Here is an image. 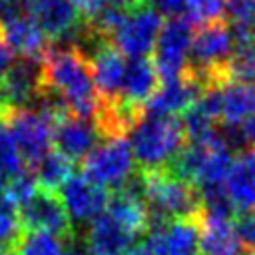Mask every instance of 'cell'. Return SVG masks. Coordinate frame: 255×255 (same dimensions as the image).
I'll use <instances>...</instances> for the list:
<instances>
[{"label": "cell", "instance_id": "obj_1", "mask_svg": "<svg viewBox=\"0 0 255 255\" xmlns=\"http://www.w3.org/2000/svg\"><path fill=\"white\" fill-rule=\"evenodd\" d=\"M46 88L54 92L70 114L92 118L98 108V92L88 52L78 44L50 48L44 56Z\"/></svg>", "mask_w": 255, "mask_h": 255}, {"label": "cell", "instance_id": "obj_2", "mask_svg": "<svg viewBox=\"0 0 255 255\" xmlns=\"http://www.w3.org/2000/svg\"><path fill=\"white\" fill-rule=\"evenodd\" d=\"M141 197L147 205L151 225L175 219H199L201 195L199 191L179 179L169 169L139 171Z\"/></svg>", "mask_w": 255, "mask_h": 255}, {"label": "cell", "instance_id": "obj_3", "mask_svg": "<svg viewBox=\"0 0 255 255\" xmlns=\"http://www.w3.org/2000/svg\"><path fill=\"white\" fill-rule=\"evenodd\" d=\"M187 143L179 118L143 116L129 131V147L139 171L167 169Z\"/></svg>", "mask_w": 255, "mask_h": 255}, {"label": "cell", "instance_id": "obj_4", "mask_svg": "<svg viewBox=\"0 0 255 255\" xmlns=\"http://www.w3.org/2000/svg\"><path fill=\"white\" fill-rule=\"evenodd\" d=\"M0 122L8 126L24 165L32 171L48 151H52L56 120L42 108H0Z\"/></svg>", "mask_w": 255, "mask_h": 255}, {"label": "cell", "instance_id": "obj_5", "mask_svg": "<svg viewBox=\"0 0 255 255\" xmlns=\"http://www.w3.org/2000/svg\"><path fill=\"white\" fill-rule=\"evenodd\" d=\"M135 161L126 137L102 139L82 163V175L104 187V189H122L135 175Z\"/></svg>", "mask_w": 255, "mask_h": 255}, {"label": "cell", "instance_id": "obj_6", "mask_svg": "<svg viewBox=\"0 0 255 255\" xmlns=\"http://www.w3.org/2000/svg\"><path fill=\"white\" fill-rule=\"evenodd\" d=\"M191 40L193 28L187 18H173L161 26L151 52V62L163 84L179 78L185 72L189 62Z\"/></svg>", "mask_w": 255, "mask_h": 255}, {"label": "cell", "instance_id": "obj_7", "mask_svg": "<svg viewBox=\"0 0 255 255\" xmlns=\"http://www.w3.org/2000/svg\"><path fill=\"white\" fill-rule=\"evenodd\" d=\"M159 30H161V16L151 6H143L126 14L122 24L112 34L110 42L124 58L126 56L131 60L147 58V54L153 52Z\"/></svg>", "mask_w": 255, "mask_h": 255}, {"label": "cell", "instance_id": "obj_8", "mask_svg": "<svg viewBox=\"0 0 255 255\" xmlns=\"http://www.w3.org/2000/svg\"><path fill=\"white\" fill-rule=\"evenodd\" d=\"M22 231H42L62 239H74V223L64 207L60 193L40 189L20 207Z\"/></svg>", "mask_w": 255, "mask_h": 255}, {"label": "cell", "instance_id": "obj_9", "mask_svg": "<svg viewBox=\"0 0 255 255\" xmlns=\"http://www.w3.org/2000/svg\"><path fill=\"white\" fill-rule=\"evenodd\" d=\"M44 92V58L20 56L0 80V98L6 108H32Z\"/></svg>", "mask_w": 255, "mask_h": 255}, {"label": "cell", "instance_id": "obj_10", "mask_svg": "<svg viewBox=\"0 0 255 255\" xmlns=\"http://www.w3.org/2000/svg\"><path fill=\"white\" fill-rule=\"evenodd\" d=\"M98 92V106H116L122 102V86L126 76V58L114 48L110 40H96L92 54L88 52Z\"/></svg>", "mask_w": 255, "mask_h": 255}, {"label": "cell", "instance_id": "obj_11", "mask_svg": "<svg viewBox=\"0 0 255 255\" xmlns=\"http://www.w3.org/2000/svg\"><path fill=\"white\" fill-rule=\"evenodd\" d=\"M24 12L42 28L48 40L80 36L82 20L74 0H20Z\"/></svg>", "mask_w": 255, "mask_h": 255}, {"label": "cell", "instance_id": "obj_12", "mask_svg": "<svg viewBox=\"0 0 255 255\" xmlns=\"http://www.w3.org/2000/svg\"><path fill=\"white\" fill-rule=\"evenodd\" d=\"M205 90V84L185 68V72L179 78L159 86V90L143 106V116L177 118L179 114H185Z\"/></svg>", "mask_w": 255, "mask_h": 255}, {"label": "cell", "instance_id": "obj_13", "mask_svg": "<svg viewBox=\"0 0 255 255\" xmlns=\"http://www.w3.org/2000/svg\"><path fill=\"white\" fill-rule=\"evenodd\" d=\"M199 219H175L151 225L145 239L149 255H195L199 251Z\"/></svg>", "mask_w": 255, "mask_h": 255}, {"label": "cell", "instance_id": "obj_14", "mask_svg": "<svg viewBox=\"0 0 255 255\" xmlns=\"http://www.w3.org/2000/svg\"><path fill=\"white\" fill-rule=\"evenodd\" d=\"M102 141L100 129L92 118H80L74 114L62 116L54 126V143L74 163L84 157Z\"/></svg>", "mask_w": 255, "mask_h": 255}, {"label": "cell", "instance_id": "obj_15", "mask_svg": "<svg viewBox=\"0 0 255 255\" xmlns=\"http://www.w3.org/2000/svg\"><path fill=\"white\" fill-rule=\"evenodd\" d=\"M58 193H62L60 197L70 219L78 223H92L98 215L106 211L110 201L108 189L88 181L84 175H72Z\"/></svg>", "mask_w": 255, "mask_h": 255}, {"label": "cell", "instance_id": "obj_16", "mask_svg": "<svg viewBox=\"0 0 255 255\" xmlns=\"http://www.w3.org/2000/svg\"><path fill=\"white\" fill-rule=\"evenodd\" d=\"M241 237L237 231V217L203 215L199 219V251L203 255H239Z\"/></svg>", "mask_w": 255, "mask_h": 255}, {"label": "cell", "instance_id": "obj_17", "mask_svg": "<svg viewBox=\"0 0 255 255\" xmlns=\"http://www.w3.org/2000/svg\"><path fill=\"white\" fill-rule=\"evenodd\" d=\"M225 191L237 215L255 207V147L243 149L233 157L225 177Z\"/></svg>", "mask_w": 255, "mask_h": 255}, {"label": "cell", "instance_id": "obj_18", "mask_svg": "<svg viewBox=\"0 0 255 255\" xmlns=\"http://www.w3.org/2000/svg\"><path fill=\"white\" fill-rule=\"evenodd\" d=\"M161 80L151 62V58H137L126 66L124 86H122V102L128 108H133L143 114V106L149 98L159 90Z\"/></svg>", "mask_w": 255, "mask_h": 255}, {"label": "cell", "instance_id": "obj_19", "mask_svg": "<svg viewBox=\"0 0 255 255\" xmlns=\"http://www.w3.org/2000/svg\"><path fill=\"white\" fill-rule=\"evenodd\" d=\"M133 239L135 237H131L104 211L90 223L84 245L90 255H124Z\"/></svg>", "mask_w": 255, "mask_h": 255}, {"label": "cell", "instance_id": "obj_20", "mask_svg": "<svg viewBox=\"0 0 255 255\" xmlns=\"http://www.w3.org/2000/svg\"><path fill=\"white\" fill-rule=\"evenodd\" d=\"M4 40L14 50V54H20L22 58H44L48 48V36L42 32V28L28 16L22 14L8 24L2 26Z\"/></svg>", "mask_w": 255, "mask_h": 255}, {"label": "cell", "instance_id": "obj_21", "mask_svg": "<svg viewBox=\"0 0 255 255\" xmlns=\"http://www.w3.org/2000/svg\"><path fill=\"white\" fill-rule=\"evenodd\" d=\"M221 118L227 126H239L255 114V86L227 82L221 88Z\"/></svg>", "mask_w": 255, "mask_h": 255}, {"label": "cell", "instance_id": "obj_22", "mask_svg": "<svg viewBox=\"0 0 255 255\" xmlns=\"http://www.w3.org/2000/svg\"><path fill=\"white\" fill-rule=\"evenodd\" d=\"M32 171L36 173L34 179L40 189L58 193V189H62L68 183V179L74 175V161L68 159L58 149H52Z\"/></svg>", "mask_w": 255, "mask_h": 255}, {"label": "cell", "instance_id": "obj_23", "mask_svg": "<svg viewBox=\"0 0 255 255\" xmlns=\"http://www.w3.org/2000/svg\"><path fill=\"white\" fill-rule=\"evenodd\" d=\"M68 239L42 233V231H22L12 247V255H62L66 251Z\"/></svg>", "mask_w": 255, "mask_h": 255}, {"label": "cell", "instance_id": "obj_24", "mask_svg": "<svg viewBox=\"0 0 255 255\" xmlns=\"http://www.w3.org/2000/svg\"><path fill=\"white\" fill-rule=\"evenodd\" d=\"M227 80L255 86V40L235 46L227 62Z\"/></svg>", "mask_w": 255, "mask_h": 255}, {"label": "cell", "instance_id": "obj_25", "mask_svg": "<svg viewBox=\"0 0 255 255\" xmlns=\"http://www.w3.org/2000/svg\"><path fill=\"white\" fill-rule=\"evenodd\" d=\"M20 233V209L6 191H0V245L12 251Z\"/></svg>", "mask_w": 255, "mask_h": 255}, {"label": "cell", "instance_id": "obj_26", "mask_svg": "<svg viewBox=\"0 0 255 255\" xmlns=\"http://www.w3.org/2000/svg\"><path fill=\"white\" fill-rule=\"evenodd\" d=\"M187 20L193 24H211L223 20L225 14V0H185Z\"/></svg>", "mask_w": 255, "mask_h": 255}, {"label": "cell", "instance_id": "obj_27", "mask_svg": "<svg viewBox=\"0 0 255 255\" xmlns=\"http://www.w3.org/2000/svg\"><path fill=\"white\" fill-rule=\"evenodd\" d=\"M0 165H2V169L6 171V175L10 179H14L20 173L28 171L26 165H24V159H22L14 139H12V135L6 129L0 133Z\"/></svg>", "mask_w": 255, "mask_h": 255}, {"label": "cell", "instance_id": "obj_28", "mask_svg": "<svg viewBox=\"0 0 255 255\" xmlns=\"http://www.w3.org/2000/svg\"><path fill=\"white\" fill-rule=\"evenodd\" d=\"M237 231H239L241 243L247 245L249 251H255V207L237 215Z\"/></svg>", "mask_w": 255, "mask_h": 255}, {"label": "cell", "instance_id": "obj_29", "mask_svg": "<svg viewBox=\"0 0 255 255\" xmlns=\"http://www.w3.org/2000/svg\"><path fill=\"white\" fill-rule=\"evenodd\" d=\"M149 6L159 16H167L169 20H173V18H187L185 0H149Z\"/></svg>", "mask_w": 255, "mask_h": 255}, {"label": "cell", "instance_id": "obj_30", "mask_svg": "<svg viewBox=\"0 0 255 255\" xmlns=\"http://www.w3.org/2000/svg\"><path fill=\"white\" fill-rule=\"evenodd\" d=\"M74 4H76L82 24H90L110 4V0H74Z\"/></svg>", "mask_w": 255, "mask_h": 255}, {"label": "cell", "instance_id": "obj_31", "mask_svg": "<svg viewBox=\"0 0 255 255\" xmlns=\"http://www.w3.org/2000/svg\"><path fill=\"white\" fill-rule=\"evenodd\" d=\"M237 128H239L241 139H243V143H245V149L255 147V114H253L251 118H247L243 124H239Z\"/></svg>", "mask_w": 255, "mask_h": 255}, {"label": "cell", "instance_id": "obj_32", "mask_svg": "<svg viewBox=\"0 0 255 255\" xmlns=\"http://www.w3.org/2000/svg\"><path fill=\"white\" fill-rule=\"evenodd\" d=\"M14 50L8 46V42L4 40V34H0V80L4 78V74L8 72V68L14 62Z\"/></svg>", "mask_w": 255, "mask_h": 255}, {"label": "cell", "instance_id": "obj_33", "mask_svg": "<svg viewBox=\"0 0 255 255\" xmlns=\"http://www.w3.org/2000/svg\"><path fill=\"white\" fill-rule=\"evenodd\" d=\"M110 4L120 6V8H124L126 12H133V10H137V8L149 6V0H110Z\"/></svg>", "mask_w": 255, "mask_h": 255}, {"label": "cell", "instance_id": "obj_34", "mask_svg": "<svg viewBox=\"0 0 255 255\" xmlns=\"http://www.w3.org/2000/svg\"><path fill=\"white\" fill-rule=\"evenodd\" d=\"M62 255H90V253H88L86 245H84L78 237H74V239H70V241H68L66 251H64Z\"/></svg>", "mask_w": 255, "mask_h": 255}, {"label": "cell", "instance_id": "obj_35", "mask_svg": "<svg viewBox=\"0 0 255 255\" xmlns=\"http://www.w3.org/2000/svg\"><path fill=\"white\" fill-rule=\"evenodd\" d=\"M8 181H10V177L6 175V171H4L2 165H0V191H2L4 187H8Z\"/></svg>", "mask_w": 255, "mask_h": 255}, {"label": "cell", "instance_id": "obj_36", "mask_svg": "<svg viewBox=\"0 0 255 255\" xmlns=\"http://www.w3.org/2000/svg\"><path fill=\"white\" fill-rule=\"evenodd\" d=\"M0 255H12V251H10L8 247H4V245H0Z\"/></svg>", "mask_w": 255, "mask_h": 255}, {"label": "cell", "instance_id": "obj_37", "mask_svg": "<svg viewBox=\"0 0 255 255\" xmlns=\"http://www.w3.org/2000/svg\"><path fill=\"white\" fill-rule=\"evenodd\" d=\"M239 255H255V251H245V253H239Z\"/></svg>", "mask_w": 255, "mask_h": 255}, {"label": "cell", "instance_id": "obj_38", "mask_svg": "<svg viewBox=\"0 0 255 255\" xmlns=\"http://www.w3.org/2000/svg\"><path fill=\"white\" fill-rule=\"evenodd\" d=\"M2 131H4V128H2V122H0V133H2Z\"/></svg>", "mask_w": 255, "mask_h": 255}, {"label": "cell", "instance_id": "obj_39", "mask_svg": "<svg viewBox=\"0 0 255 255\" xmlns=\"http://www.w3.org/2000/svg\"><path fill=\"white\" fill-rule=\"evenodd\" d=\"M0 34H4V30H2V26H0Z\"/></svg>", "mask_w": 255, "mask_h": 255}, {"label": "cell", "instance_id": "obj_40", "mask_svg": "<svg viewBox=\"0 0 255 255\" xmlns=\"http://www.w3.org/2000/svg\"><path fill=\"white\" fill-rule=\"evenodd\" d=\"M0 108H2V98H0Z\"/></svg>", "mask_w": 255, "mask_h": 255}]
</instances>
